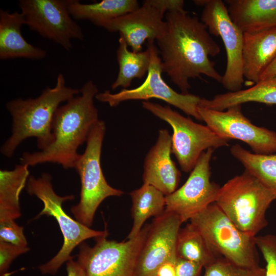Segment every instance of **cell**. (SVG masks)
Returning <instances> with one entry per match:
<instances>
[{
  "label": "cell",
  "instance_id": "cell-18",
  "mask_svg": "<svg viewBox=\"0 0 276 276\" xmlns=\"http://www.w3.org/2000/svg\"><path fill=\"white\" fill-rule=\"evenodd\" d=\"M244 78L254 84L276 58V27L243 33Z\"/></svg>",
  "mask_w": 276,
  "mask_h": 276
},
{
  "label": "cell",
  "instance_id": "cell-35",
  "mask_svg": "<svg viewBox=\"0 0 276 276\" xmlns=\"http://www.w3.org/2000/svg\"><path fill=\"white\" fill-rule=\"evenodd\" d=\"M274 76H276V58L262 75L260 81Z\"/></svg>",
  "mask_w": 276,
  "mask_h": 276
},
{
  "label": "cell",
  "instance_id": "cell-6",
  "mask_svg": "<svg viewBox=\"0 0 276 276\" xmlns=\"http://www.w3.org/2000/svg\"><path fill=\"white\" fill-rule=\"evenodd\" d=\"M106 131L104 121L99 120L91 127L84 152L80 154L74 168L81 182L80 200L70 210L76 220L91 226L96 212L103 200L110 196H121L123 192L107 182L101 165L103 141Z\"/></svg>",
  "mask_w": 276,
  "mask_h": 276
},
{
  "label": "cell",
  "instance_id": "cell-32",
  "mask_svg": "<svg viewBox=\"0 0 276 276\" xmlns=\"http://www.w3.org/2000/svg\"><path fill=\"white\" fill-rule=\"evenodd\" d=\"M203 268L199 263L178 258L175 264L176 276H201Z\"/></svg>",
  "mask_w": 276,
  "mask_h": 276
},
{
  "label": "cell",
  "instance_id": "cell-7",
  "mask_svg": "<svg viewBox=\"0 0 276 276\" xmlns=\"http://www.w3.org/2000/svg\"><path fill=\"white\" fill-rule=\"evenodd\" d=\"M189 221L218 257L240 266L260 265L256 237L239 229L215 203Z\"/></svg>",
  "mask_w": 276,
  "mask_h": 276
},
{
  "label": "cell",
  "instance_id": "cell-8",
  "mask_svg": "<svg viewBox=\"0 0 276 276\" xmlns=\"http://www.w3.org/2000/svg\"><path fill=\"white\" fill-rule=\"evenodd\" d=\"M142 106L172 127V152L185 172L192 170L205 150L228 145L229 140L220 137L208 126L194 122L169 106L148 101H143Z\"/></svg>",
  "mask_w": 276,
  "mask_h": 276
},
{
  "label": "cell",
  "instance_id": "cell-27",
  "mask_svg": "<svg viewBox=\"0 0 276 276\" xmlns=\"http://www.w3.org/2000/svg\"><path fill=\"white\" fill-rule=\"evenodd\" d=\"M176 252L178 258L196 262L203 268L220 258L213 251L200 233L190 223L179 230Z\"/></svg>",
  "mask_w": 276,
  "mask_h": 276
},
{
  "label": "cell",
  "instance_id": "cell-10",
  "mask_svg": "<svg viewBox=\"0 0 276 276\" xmlns=\"http://www.w3.org/2000/svg\"><path fill=\"white\" fill-rule=\"evenodd\" d=\"M147 45L150 49L151 60L147 76L143 83L137 87L123 89L117 93H111L109 90L99 93L95 99L107 103L110 107L117 106L126 101H147L152 98L158 99L202 121L198 111L201 98L193 94L178 93L169 86L162 76L161 59L154 41H148Z\"/></svg>",
  "mask_w": 276,
  "mask_h": 276
},
{
  "label": "cell",
  "instance_id": "cell-26",
  "mask_svg": "<svg viewBox=\"0 0 276 276\" xmlns=\"http://www.w3.org/2000/svg\"><path fill=\"white\" fill-rule=\"evenodd\" d=\"M230 150L232 155L243 165L245 170L276 195V153L256 154L238 144L232 146Z\"/></svg>",
  "mask_w": 276,
  "mask_h": 276
},
{
  "label": "cell",
  "instance_id": "cell-30",
  "mask_svg": "<svg viewBox=\"0 0 276 276\" xmlns=\"http://www.w3.org/2000/svg\"><path fill=\"white\" fill-rule=\"evenodd\" d=\"M0 241L20 247H28L24 228L17 224L14 220L0 222Z\"/></svg>",
  "mask_w": 276,
  "mask_h": 276
},
{
  "label": "cell",
  "instance_id": "cell-19",
  "mask_svg": "<svg viewBox=\"0 0 276 276\" xmlns=\"http://www.w3.org/2000/svg\"><path fill=\"white\" fill-rule=\"evenodd\" d=\"M25 25L19 12L0 10V59L26 58L38 60L47 55L45 50L33 45L22 36L21 27Z\"/></svg>",
  "mask_w": 276,
  "mask_h": 276
},
{
  "label": "cell",
  "instance_id": "cell-16",
  "mask_svg": "<svg viewBox=\"0 0 276 276\" xmlns=\"http://www.w3.org/2000/svg\"><path fill=\"white\" fill-rule=\"evenodd\" d=\"M166 13L157 7L153 0H146L135 10L104 23L109 32H118L132 51H142L146 40L155 41L161 37L167 28L163 20Z\"/></svg>",
  "mask_w": 276,
  "mask_h": 276
},
{
  "label": "cell",
  "instance_id": "cell-20",
  "mask_svg": "<svg viewBox=\"0 0 276 276\" xmlns=\"http://www.w3.org/2000/svg\"><path fill=\"white\" fill-rule=\"evenodd\" d=\"M232 20L243 32L276 27V0H226Z\"/></svg>",
  "mask_w": 276,
  "mask_h": 276
},
{
  "label": "cell",
  "instance_id": "cell-23",
  "mask_svg": "<svg viewBox=\"0 0 276 276\" xmlns=\"http://www.w3.org/2000/svg\"><path fill=\"white\" fill-rule=\"evenodd\" d=\"M29 166L20 164L11 170L0 171V222L21 216L19 196L29 178Z\"/></svg>",
  "mask_w": 276,
  "mask_h": 276
},
{
  "label": "cell",
  "instance_id": "cell-9",
  "mask_svg": "<svg viewBox=\"0 0 276 276\" xmlns=\"http://www.w3.org/2000/svg\"><path fill=\"white\" fill-rule=\"evenodd\" d=\"M149 225L127 241L117 242L102 236L95 238L96 242L93 247L84 242L81 243L77 260L86 276H135L138 257Z\"/></svg>",
  "mask_w": 276,
  "mask_h": 276
},
{
  "label": "cell",
  "instance_id": "cell-11",
  "mask_svg": "<svg viewBox=\"0 0 276 276\" xmlns=\"http://www.w3.org/2000/svg\"><path fill=\"white\" fill-rule=\"evenodd\" d=\"M193 2L203 7L201 21L209 33L220 37L225 48L226 66L221 83L229 91L241 90L244 82L242 57L244 32L232 20L222 1Z\"/></svg>",
  "mask_w": 276,
  "mask_h": 276
},
{
  "label": "cell",
  "instance_id": "cell-14",
  "mask_svg": "<svg viewBox=\"0 0 276 276\" xmlns=\"http://www.w3.org/2000/svg\"><path fill=\"white\" fill-rule=\"evenodd\" d=\"M214 151L210 148L204 151L185 183L166 196L165 210L176 214L182 223L215 202L220 187L210 180Z\"/></svg>",
  "mask_w": 276,
  "mask_h": 276
},
{
  "label": "cell",
  "instance_id": "cell-13",
  "mask_svg": "<svg viewBox=\"0 0 276 276\" xmlns=\"http://www.w3.org/2000/svg\"><path fill=\"white\" fill-rule=\"evenodd\" d=\"M198 111L202 121L220 137L244 142L256 154L276 153V132L253 124L243 114L241 105L223 111L198 106Z\"/></svg>",
  "mask_w": 276,
  "mask_h": 276
},
{
  "label": "cell",
  "instance_id": "cell-5",
  "mask_svg": "<svg viewBox=\"0 0 276 276\" xmlns=\"http://www.w3.org/2000/svg\"><path fill=\"white\" fill-rule=\"evenodd\" d=\"M26 187L29 195L36 196L43 203V209L35 219L42 215L54 217L63 237V243L58 252L50 260L39 266L38 269L42 274H55L62 264L72 257L71 254L75 248L85 240L108 236L106 229H91L73 219L64 212L62 203L73 200L74 196H61L57 194L49 174L44 173L38 178L30 176Z\"/></svg>",
  "mask_w": 276,
  "mask_h": 276
},
{
  "label": "cell",
  "instance_id": "cell-34",
  "mask_svg": "<svg viewBox=\"0 0 276 276\" xmlns=\"http://www.w3.org/2000/svg\"><path fill=\"white\" fill-rule=\"evenodd\" d=\"M175 264L171 262L164 263L158 268L157 276H176Z\"/></svg>",
  "mask_w": 276,
  "mask_h": 276
},
{
  "label": "cell",
  "instance_id": "cell-31",
  "mask_svg": "<svg viewBox=\"0 0 276 276\" xmlns=\"http://www.w3.org/2000/svg\"><path fill=\"white\" fill-rule=\"evenodd\" d=\"M30 248L0 241V276H6L13 261Z\"/></svg>",
  "mask_w": 276,
  "mask_h": 276
},
{
  "label": "cell",
  "instance_id": "cell-24",
  "mask_svg": "<svg viewBox=\"0 0 276 276\" xmlns=\"http://www.w3.org/2000/svg\"><path fill=\"white\" fill-rule=\"evenodd\" d=\"M132 200L131 215L133 224L127 239L135 238L150 217H155L165 211L166 196L155 187L143 185L130 193Z\"/></svg>",
  "mask_w": 276,
  "mask_h": 276
},
{
  "label": "cell",
  "instance_id": "cell-17",
  "mask_svg": "<svg viewBox=\"0 0 276 276\" xmlns=\"http://www.w3.org/2000/svg\"><path fill=\"white\" fill-rule=\"evenodd\" d=\"M171 136L166 129H161L155 144L147 153L144 160L143 181L169 195L176 189L180 173L171 157Z\"/></svg>",
  "mask_w": 276,
  "mask_h": 276
},
{
  "label": "cell",
  "instance_id": "cell-4",
  "mask_svg": "<svg viewBox=\"0 0 276 276\" xmlns=\"http://www.w3.org/2000/svg\"><path fill=\"white\" fill-rule=\"evenodd\" d=\"M276 195L245 171L220 187L215 203L242 232L252 237L268 224L266 213Z\"/></svg>",
  "mask_w": 276,
  "mask_h": 276
},
{
  "label": "cell",
  "instance_id": "cell-25",
  "mask_svg": "<svg viewBox=\"0 0 276 276\" xmlns=\"http://www.w3.org/2000/svg\"><path fill=\"white\" fill-rule=\"evenodd\" d=\"M119 47L117 51V60L119 64V72L111 88L114 90L119 87L127 89L135 78H143L148 73L151 60L150 48L144 51L135 52L128 49V45L121 36L119 39Z\"/></svg>",
  "mask_w": 276,
  "mask_h": 276
},
{
  "label": "cell",
  "instance_id": "cell-12",
  "mask_svg": "<svg viewBox=\"0 0 276 276\" xmlns=\"http://www.w3.org/2000/svg\"><path fill=\"white\" fill-rule=\"evenodd\" d=\"M68 3V0H20L18 6L25 25L30 30L70 51L72 40H83L84 36L70 13Z\"/></svg>",
  "mask_w": 276,
  "mask_h": 276
},
{
  "label": "cell",
  "instance_id": "cell-21",
  "mask_svg": "<svg viewBox=\"0 0 276 276\" xmlns=\"http://www.w3.org/2000/svg\"><path fill=\"white\" fill-rule=\"evenodd\" d=\"M250 102L276 104V76L260 80L245 89L219 94L211 99L201 98L198 106L223 111L232 106Z\"/></svg>",
  "mask_w": 276,
  "mask_h": 276
},
{
  "label": "cell",
  "instance_id": "cell-33",
  "mask_svg": "<svg viewBox=\"0 0 276 276\" xmlns=\"http://www.w3.org/2000/svg\"><path fill=\"white\" fill-rule=\"evenodd\" d=\"M65 263L67 276H86L83 266L77 260L75 261L73 257Z\"/></svg>",
  "mask_w": 276,
  "mask_h": 276
},
{
  "label": "cell",
  "instance_id": "cell-2",
  "mask_svg": "<svg viewBox=\"0 0 276 276\" xmlns=\"http://www.w3.org/2000/svg\"><path fill=\"white\" fill-rule=\"evenodd\" d=\"M80 89V95L71 98L57 109L52 123L53 141L43 150L25 152L20 164L33 166L47 163L74 168L80 154L78 147L86 142L93 125L99 120L94 99L99 93L90 80Z\"/></svg>",
  "mask_w": 276,
  "mask_h": 276
},
{
  "label": "cell",
  "instance_id": "cell-22",
  "mask_svg": "<svg viewBox=\"0 0 276 276\" xmlns=\"http://www.w3.org/2000/svg\"><path fill=\"white\" fill-rule=\"evenodd\" d=\"M140 7L136 0H103L93 4L68 0V10L74 19L89 20L99 27Z\"/></svg>",
  "mask_w": 276,
  "mask_h": 276
},
{
  "label": "cell",
  "instance_id": "cell-28",
  "mask_svg": "<svg viewBox=\"0 0 276 276\" xmlns=\"http://www.w3.org/2000/svg\"><path fill=\"white\" fill-rule=\"evenodd\" d=\"M204 269L201 276H265V268L260 265L254 267L240 266L221 257Z\"/></svg>",
  "mask_w": 276,
  "mask_h": 276
},
{
  "label": "cell",
  "instance_id": "cell-15",
  "mask_svg": "<svg viewBox=\"0 0 276 276\" xmlns=\"http://www.w3.org/2000/svg\"><path fill=\"white\" fill-rule=\"evenodd\" d=\"M182 223L176 214L166 210L155 217L140 252L135 276H157L164 263L176 262L177 239Z\"/></svg>",
  "mask_w": 276,
  "mask_h": 276
},
{
  "label": "cell",
  "instance_id": "cell-3",
  "mask_svg": "<svg viewBox=\"0 0 276 276\" xmlns=\"http://www.w3.org/2000/svg\"><path fill=\"white\" fill-rule=\"evenodd\" d=\"M80 94V89L67 86L62 74H59L55 86L47 87L37 97L9 101L6 108L12 118V133L1 149V153L11 157L25 139L35 137L40 150L53 141L52 123L60 105Z\"/></svg>",
  "mask_w": 276,
  "mask_h": 276
},
{
  "label": "cell",
  "instance_id": "cell-1",
  "mask_svg": "<svg viewBox=\"0 0 276 276\" xmlns=\"http://www.w3.org/2000/svg\"><path fill=\"white\" fill-rule=\"evenodd\" d=\"M165 21L166 31L156 40L162 69L181 93L189 94V80L202 75L221 83L222 76L210 59L220 49L201 20L184 10L167 12Z\"/></svg>",
  "mask_w": 276,
  "mask_h": 276
},
{
  "label": "cell",
  "instance_id": "cell-29",
  "mask_svg": "<svg viewBox=\"0 0 276 276\" xmlns=\"http://www.w3.org/2000/svg\"><path fill=\"white\" fill-rule=\"evenodd\" d=\"M255 240L265 262V276H276V235L257 236Z\"/></svg>",
  "mask_w": 276,
  "mask_h": 276
}]
</instances>
